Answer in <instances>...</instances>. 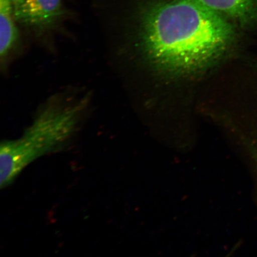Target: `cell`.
<instances>
[{"instance_id": "cell-3", "label": "cell", "mask_w": 257, "mask_h": 257, "mask_svg": "<svg viewBox=\"0 0 257 257\" xmlns=\"http://www.w3.org/2000/svg\"><path fill=\"white\" fill-rule=\"evenodd\" d=\"M14 15L19 27L43 43L62 30L69 13L63 0H15Z\"/></svg>"}, {"instance_id": "cell-5", "label": "cell", "mask_w": 257, "mask_h": 257, "mask_svg": "<svg viewBox=\"0 0 257 257\" xmlns=\"http://www.w3.org/2000/svg\"><path fill=\"white\" fill-rule=\"evenodd\" d=\"M250 150L252 154L253 159H254L256 168L257 170V138L256 140L251 143L250 146Z\"/></svg>"}, {"instance_id": "cell-2", "label": "cell", "mask_w": 257, "mask_h": 257, "mask_svg": "<svg viewBox=\"0 0 257 257\" xmlns=\"http://www.w3.org/2000/svg\"><path fill=\"white\" fill-rule=\"evenodd\" d=\"M83 95H54L35 115L22 136L0 147V186L12 184L35 160L62 149L78 130L89 107Z\"/></svg>"}, {"instance_id": "cell-4", "label": "cell", "mask_w": 257, "mask_h": 257, "mask_svg": "<svg viewBox=\"0 0 257 257\" xmlns=\"http://www.w3.org/2000/svg\"><path fill=\"white\" fill-rule=\"evenodd\" d=\"M240 27L257 30V0H194Z\"/></svg>"}, {"instance_id": "cell-1", "label": "cell", "mask_w": 257, "mask_h": 257, "mask_svg": "<svg viewBox=\"0 0 257 257\" xmlns=\"http://www.w3.org/2000/svg\"><path fill=\"white\" fill-rule=\"evenodd\" d=\"M139 15L145 54L170 75L204 71L235 39L229 20L194 0H159L144 6Z\"/></svg>"}]
</instances>
